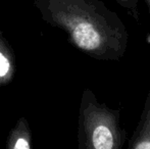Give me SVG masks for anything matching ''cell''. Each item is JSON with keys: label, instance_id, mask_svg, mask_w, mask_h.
<instances>
[{"label": "cell", "instance_id": "2", "mask_svg": "<svg viewBox=\"0 0 150 149\" xmlns=\"http://www.w3.org/2000/svg\"><path fill=\"white\" fill-rule=\"evenodd\" d=\"M126 140L122 109L100 102L85 88L79 107L78 149H122Z\"/></svg>", "mask_w": 150, "mask_h": 149}, {"label": "cell", "instance_id": "7", "mask_svg": "<svg viewBox=\"0 0 150 149\" xmlns=\"http://www.w3.org/2000/svg\"><path fill=\"white\" fill-rule=\"evenodd\" d=\"M147 4V7H148V14H149V18H150V0H145Z\"/></svg>", "mask_w": 150, "mask_h": 149}, {"label": "cell", "instance_id": "3", "mask_svg": "<svg viewBox=\"0 0 150 149\" xmlns=\"http://www.w3.org/2000/svg\"><path fill=\"white\" fill-rule=\"evenodd\" d=\"M128 149H150V91L145 98L138 124L129 140Z\"/></svg>", "mask_w": 150, "mask_h": 149}, {"label": "cell", "instance_id": "4", "mask_svg": "<svg viewBox=\"0 0 150 149\" xmlns=\"http://www.w3.org/2000/svg\"><path fill=\"white\" fill-rule=\"evenodd\" d=\"M16 73V60L10 44L0 32V86L8 85Z\"/></svg>", "mask_w": 150, "mask_h": 149}, {"label": "cell", "instance_id": "6", "mask_svg": "<svg viewBox=\"0 0 150 149\" xmlns=\"http://www.w3.org/2000/svg\"><path fill=\"white\" fill-rule=\"evenodd\" d=\"M120 6H122L125 10L129 12L135 20H139V9L138 5L140 0H112Z\"/></svg>", "mask_w": 150, "mask_h": 149}, {"label": "cell", "instance_id": "5", "mask_svg": "<svg viewBox=\"0 0 150 149\" xmlns=\"http://www.w3.org/2000/svg\"><path fill=\"white\" fill-rule=\"evenodd\" d=\"M6 149H32V133L28 119H18L11 129L6 142Z\"/></svg>", "mask_w": 150, "mask_h": 149}, {"label": "cell", "instance_id": "1", "mask_svg": "<svg viewBox=\"0 0 150 149\" xmlns=\"http://www.w3.org/2000/svg\"><path fill=\"white\" fill-rule=\"evenodd\" d=\"M34 5L44 22L94 59L120 60L128 49L126 26L101 0H34Z\"/></svg>", "mask_w": 150, "mask_h": 149}]
</instances>
